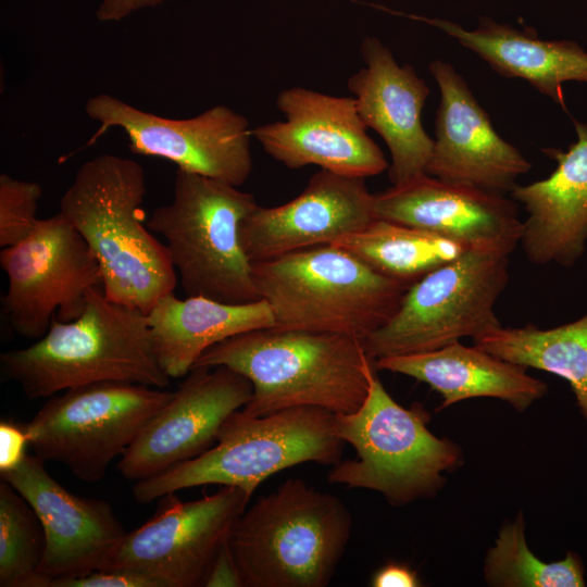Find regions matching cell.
I'll return each instance as SVG.
<instances>
[{
  "label": "cell",
  "mask_w": 587,
  "mask_h": 587,
  "mask_svg": "<svg viewBox=\"0 0 587 587\" xmlns=\"http://www.w3.org/2000/svg\"><path fill=\"white\" fill-rule=\"evenodd\" d=\"M174 391L100 382L49 398L26 424L33 454L65 465L78 479H102Z\"/></svg>",
  "instance_id": "30bf717a"
},
{
  "label": "cell",
  "mask_w": 587,
  "mask_h": 587,
  "mask_svg": "<svg viewBox=\"0 0 587 587\" xmlns=\"http://www.w3.org/2000/svg\"><path fill=\"white\" fill-rule=\"evenodd\" d=\"M330 245L349 251L378 273L409 285L467 250L439 235L382 218Z\"/></svg>",
  "instance_id": "484cf974"
},
{
  "label": "cell",
  "mask_w": 587,
  "mask_h": 587,
  "mask_svg": "<svg viewBox=\"0 0 587 587\" xmlns=\"http://www.w3.org/2000/svg\"><path fill=\"white\" fill-rule=\"evenodd\" d=\"M352 525L337 496L289 478L246 508L228 542L243 587H325L344 558Z\"/></svg>",
  "instance_id": "277c9868"
},
{
  "label": "cell",
  "mask_w": 587,
  "mask_h": 587,
  "mask_svg": "<svg viewBox=\"0 0 587 587\" xmlns=\"http://www.w3.org/2000/svg\"><path fill=\"white\" fill-rule=\"evenodd\" d=\"M509 255L467 249L407 289L391 319L363 340L374 360L427 352L500 326L495 305Z\"/></svg>",
  "instance_id": "9c48e42d"
},
{
  "label": "cell",
  "mask_w": 587,
  "mask_h": 587,
  "mask_svg": "<svg viewBox=\"0 0 587 587\" xmlns=\"http://www.w3.org/2000/svg\"><path fill=\"white\" fill-rule=\"evenodd\" d=\"M27 454L12 472L1 474L30 504L45 532L39 574L48 582L102 570L126 535L104 500L72 494Z\"/></svg>",
  "instance_id": "2e32d148"
},
{
  "label": "cell",
  "mask_w": 587,
  "mask_h": 587,
  "mask_svg": "<svg viewBox=\"0 0 587 587\" xmlns=\"http://www.w3.org/2000/svg\"><path fill=\"white\" fill-rule=\"evenodd\" d=\"M411 17L438 27L500 75L525 79L562 108L563 83H587V52L574 41L544 40L532 28L517 29L487 17L473 30L446 20Z\"/></svg>",
  "instance_id": "603a6c76"
},
{
  "label": "cell",
  "mask_w": 587,
  "mask_h": 587,
  "mask_svg": "<svg viewBox=\"0 0 587 587\" xmlns=\"http://www.w3.org/2000/svg\"><path fill=\"white\" fill-rule=\"evenodd\" d=\"M440 102L425 173L491 192H511L532 164L495 130L463 77L440 60L429 64Z\"/></svg>",
  "instance_id": "ac0fdd59"
},
{
  "label": "cell",
  "mask_w": 587,
  "mask_h": 587,
  "mask_svg": "<svg viewBox=\"0 0 587 587\" xmlns=\"http://www.w3.org/2000/svg\"><path fill=\"white\" fill-rule=\"evenodd\" d=\"M1 374L29 399L100 382H125L166 388L170 377L157 355L148 316L91 289L75 320L53 319L35 344L3 352Z\"/></svg>",
  "instance_id": "3957f363"
},
{
  "label": "cell",
  "mask_w": 587,
  "mask_h": 587,
  "mask_svg": "<svg viewBox=\"0 0 587 587\" xmlns=\"http://www.w3.org/2000/svg\"><path fill=\"white\" fill-rule=\"evenodd\" d=\"M87 115L100 124L90 140L111 127L122 128L134 153L166 159L178 168L239 187L252 170L249 121L225 105L174 120L135 108L118 98L100 93L89 98Z\"/></svg>",
  "instance_id": "4fadbf2b"
},
{
  "label": "cell",
  "mask_w": 587,
  "mask_h": 587,
  "mask_svg": "<svg viewBox=\"0 0 587 587\" xmlns=\"http://www.w3.org/2000/svg\"><path fill=\"white\" fill-rule=\"evenodd\" d=\"M252 384L226 366H196L116 464L128 480L159 474L210 449L225 420L242 409Z\"/></svg>",
  "instance_id": "9a60e30c"
},
{
  "label": "cell",
  "mask_w": 587,
  "mask_h": 587,
  "mask_svg": "<svg viewBox=\"0 0 587 587\" xmlns=\"http://www.w3.org/2000/svg\"><path fill=\"white\" fill-rule=\"evenodd\" d=\"M42 189L35 182L21 180L8 174L0 176V247L26 238L35 228Z\"/></svg>",
  "instance_id": "f1b7e54d"
},
{
  "label": "cell",
  "mask_w": 587,
  "mask_h": 587,
  "mask_svg": "<svg viewBox=\"0 0 587 587\" xmlns=\"http://www.w3.org/2000/svg\"><path fill=\"white\" fill-rule=\"evenodd\" d=\"M344 446L336 414L325 409L297 407L261 416L240 409L225 420L210 449L135 482L133 496L147 504L171 492L214 484L240 488L250 499L262 482L280 471L305 462L338 463Z\"/></svg>",
  "instance_id": "8992f818"
},
{
  "label": "cell",
  "mask_w": 587,
  "mask_h": 587,
  "mask_svg": "<svg viewBox=\"0 0 587 587\" xmlns=\"http://www.w3.org/2000/svg\"><path fill=\"white\" fill-rule=\"evenodd\" d=\"M45 532L27 500L0 482V586L49 587L39 574Z\"/></svg>",
  "instance_id": "83f0119b"
},
{
  "label": "cell",
  "mask_w": 587,
  "mask_h": 587,
  "mask_svg": "<svg viewBox=\"0 0 587 587\" xmlns=\"http://www.w3.org/2000/svg\"><path fill=\"white\" fill-rule=\"evenodd\" d=\"M252 276L272 310L273 328L336 333L362 341L391 319L410 287L334 245L254 262Z\"/></svg>",
  "instance_id": "5b68a950"
},
{
  "label": "cell",
  "mask_w": 587,
  "mask_h": 587,
  "mask_svg": "<svg viewBox=\"0 0 587 587\" xmlns=\"http://www.w3.org/2000/svg\"><path fill=\"white\" fill-rule=\"evenodd\" d=\"M29 435L26 424L11 420L0 423V475L17 469L27 457Z\"/></svg>",
  "instance_id": "4dcf8cb0"
},
{
  "label": "cell",
  "mask_w": 587,
  "mask_h": 587,
  "mask_svg": "<svg viewBox=\"0 0 587 587\" xmlns=\"http://www.w3.org/2000/svg\"><path fill=\"white\" fill-rule=\"evenodd\" d=\"M361 54L366 66L348 79V88L365 126L378 133L390 151L392 185H401L424 174L432 155L434 140L421 122L429 88L375 37L363 39Z\"/></svg>",
  "instance_id": "ffe728a7"
},
{
  "label": "cell",
  "mask_w": 587,
  "mask_h": 587,
  "mask_svg": "<svg viewBox=\"0 0 587 587\" xmlns=\"http://www.w3.org/2000/svg\"><path fill=\"white\" fill-rule=\"evenodd\" d=\"M50 587H157L149 578L124 570H98L84 576L53 579Z\"/></svg>",
  "instance_id": "f546056e"
},
{
  "label": "cell",
  "mask_w": 587,
  "mask_h": 587,
  "mask_svg": "<svg viewBox=\"0 0 587 587\" xmlns=\"http://www.w3.org/2000/svg\"><path fill=\"white\" fill-rule=\"evenodd\" d=\"M196 366H226L248 378L252 395L241 410L254 416L297 407L354 412L377 371L357 337L273 327L213 345Z\"/></svg>",
  "instance_id": "6da1fadb"
},
{
  "label": "cell",
  "mask_w": 587,
  "mask_h": 587,
  "mask_svg": "<svg viewBox=\"0 0 587 587\" xmlns=\"http://www.w3.org/2000/svg\"><path fill=\"white\" fill-rule=\"evenodd\" d=\"M0 265L9 284L3 312L11 328L29 339L41 338L53 319H77L89 291L103 288L95 254L60 212L39 218L26 238L1 248Z\"/></svg>",
  "instance_id": "8fae6325"
},
{
  "label": "cell",
  "mask_w": 587,
  "mask_h": 587,
  "mask_svg": "<svg viewBox=\"0 0 587 587\" xmlns=\"http://www.w3.org/2000/svg\"><path fill=\"white\" fill-rule=\"evenodd\" d=\"M484 578L499 587H582L585 569L582 558L569 551L563 560L544 562L527 546L522 513L499 530L495 546L485 558Z\"/></svg>",
  "instance_id": "4316f807"
},
{
  "label": "cell",
  "mask_w": 587,
  "mask_h": 587,
  "mask_svg": "<svg viewBox=\"0 0 587 587\" xmlns=\"http://www.w3.org/2000/svg\"><path fill=\"white\" fill-rule=\"evenodd\" d=\"M373 587H419L421 579L415 571L407 564L388 563L372 577Z\"/></svg>",
  "instance_id": "d6a6232c"
},
{
  "label": "cell",
  "mask_w": 587,
  "mask_h": 587,
  "mask_svg": "<svg viewBox=\"0 0 587 587\" xmlns=\"http://www.w3.org/2000/svg\"><path fill=\"white\" fill-rule=\"evenodd\" d=\"M155 351L170 378L186 376L213 345L247 332L274 327L268 303H227L196 296L161 298L147 314Z\"/></svg>",
  "instance_id": "cb8c5ba5"
},
{
  "label": "cell",
  "mask_w": 587,
  "mask_h": 587,
  "mask_svg": "<svg viewBox=\"0 0 587 587\" xmlns=\"http://www.w3.org/2000/svg\"><path fill=\"white\" fill-rule=\"evenodd\" d=\"M365 178L320 170L295 199L278 207L258 205L240 226L242 248L261 262L298 250L330 245L374 221V195Z\"/></svg>",
  "instance_id": "d6986e66"
},
{
  "label": "cell",
  "mask_w": 587,
  "mask_h": 587,
  "mask_svg": "<svg viewBox=\"0 0 587 587\" xmlns=\"http://www.w3.org/2000/svg\"><path fill=\"white\" fill-rule=\"evenodd\" d=\"M146 175L136 161L101 154L85 162L60 201V213L95 254L103 292L148 314L174 292L177 275L167 249L143 224Z\"/></svg>",
  "instance_id": "7a4b0ae2"
},
{
  "label": "cell",
  "mask_w": 587,
  "mask_h": 587,
  "mask_svg": "<svg viewBox=\"0 0 587 587\" xmlns=\"http://www.w3.org/2000/svg\"><path fill=\"white\" fill-rule=\"evenodd\" d=\"M473 342L501 360L542 370L567 380L587 420V314L548 329L532 324L523 327L500 325L474 337Z\"/></svg>",
  "instance_id": "d4e9b609"
},
{
  "label": "cell",
  "mask_w": 587,
  "mask_h": 587,
  "mask_svg": "<svg viewBox=\"0 0 587 587\" xmlns=\"http://www.w3.org/2000/svg\"><path fill=\"white\" fill-rule=\"evenodd\" d=\"M160 499L154 515L126 533L102 570L134 572L157 587L203 586L215 555L250 499L232 486L193 501L184 502L175 492Z\"/></svg>",
  "instance_id": "7c38bea8"
},
{
  "label": "cell",
  "mask_w": 587,
  "mask_h": 587,
  "mask_svg": "<svg viewBox=\"0 0 587 587\" xmlns=\"http://www.w3.org/2000/svg\"><path fill=\"white\" fill-rule=\"evenodd\" d=\"M166 0H101L96 10L100 22H118L141 9L155 7Z\"/></svg>",
  "instance_id": "836d02e7"
},
{
  "label": "cell",
  "mask_w": 587,
  "mask_h": 587,
  "mask_svg": "<svg viewBox=\"0 0 587 587\" xmlns=\"http://www.w3.org/2000/svg\"><path fill=\"white\" fill-rule=\"evenodd\" d=\"M577 141L566 151L547 149L557 167L545 179L515 186L511 198L527 217L520 245L535 264L571 265L587 239V124L574 122Z\"/></svg>",
  "instance_id": "44dd1931"
},
{
  "label": "cell",
  "mask_w": 587,
  "mask_h": 587,
  "mask_svg": "<svg viewBox=\"0 0 587 587\" xmlns=\"http://www.w3.org/2000/svg\"><path fill=\"white\" fill-rule=\"evenodd\" d=\"M376 218L427 230L466 249L510 255L523 222L502 193L447 182L426 173L374 195Z\"/></svg>",
  "instance_id": "e0dca14e"
},
{
  "label": "cell",
  "mask_w": 587,
  "mask_h": 587,
  "mask_svg": "<svg viewBox=\"0 0 587 587\" xmlns=\"http://www.w3.org/2000/svg\"><path fill=\"white\" fill-rule=\"evenodd\" d=\"M377 370L403 374L427 384L442 397L438 410L478 398H498L524 411L547 392V385L526 367L460 341L413 354L375 360Z\"/></svg>",
  "instance_id": "7402d4cb"
},
{
  "label": "cell",
  "mask_w": 587,
  "mask_h": 587,
  "mask_svg": "<svg viewBox=\"0 0 587 587\" xmlns=\"http://www.w3.org/2000/svg\"><path fill=\"white\" fill-rule=\"evenodd\" d=\"M429 417L420 404L397 403L375 373L362 405L336 414L337 435L357 458L332 465L327 480L377 491L392 505L434 497L445 484L442 473L460 466L462 452L428 429Z\"/></svg>",
  "instance_id": "ba28073f"
},
{
  "label": "cell",
  "mask_w": 587,
  "mask_h": 587,
  "mask_svg": "<svg viewBox=\"0 0 587 587\" xmlns=\"http://www.w3.org/2000/svg\"><path fill=\"white\" fill-rule=\"evenodd\" d=\"M254 197L226 182L177 168L173 200L157 208L148 228L165 240L187 297L227 303L260 300L240 240Z\"/></svg>",
  "instance_id": "52a82bcc"
},
{
  "label": "cell",
  "mask_w": 587,
  "mask_h": 587,
  "mask_svg": "<svg viewBox=\"0 0 587 587\" xmlns=\"http://www.w3.org/2000/svg\"><path fill=\"white\" fill-rule=\"evenodd\" d=\"M276 105L286 120L254 127L252 136L285 166L317 165L364 178L389 167L366 134L354 98L292 87L278 95Z\"/></svg>",
  "instance_id": "5bb4252c"
},
{
  "label": "cell",
  "mask_w": 587,
  "mask_h": 587,
  "mask_svg": "<svg viewBox=\"0 0 587 587\" xmlns=\"http://www.w3.org/2000/svg\"><path fill=\"white\" fill-rule=\"evenodd\" d=\"M204 587H243L242 578L230 549L228 538L215 555L208 575Z\"/></svg>",
  "instance_id": "1f68e13d"
}]
</instances>
